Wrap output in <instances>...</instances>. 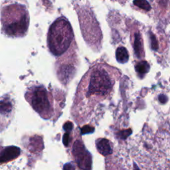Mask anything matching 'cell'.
<instances>
[{
  "mask_svg": "<svg viewBox=\"0 0 170 170\" xmlns=\"http://www.w3.org/2000/svg\"><path fill=\"white\" fill-rule=\"evenodd\" d=\"M73 39L72 27L65 18H60L53 23L48 34V46L55 56L64 53Z\"/></svg>",
  "mask_w": 170,
  "mask_h": 170,
  "instance_id": "1",
  "label": "cell"
},
{
  "mask_svg": "<svg viewBox=\"0 0 170 170\" xmlns=\"http://www.w3.org/2000/svg\"><path fill=\"white\" fill-rule=\"evenodd\" d=\"M87 97L105 98L112 90L114 81L104 68L96 67L88 75Z\"/></svg>",
  "mask_w": 170,
  "mask_h": 170,
  "instance_id": "2",
  "label": "cell"
},
{
  "mask_svg": "<svg viewBox=\"0 0 170 170\" xmlns=\"http://www.w3.org/2000/svg\"><path fill=\"white\" fill-rule=\"evenodd\" d=\"M26 95H27V100L37 112L44 119L49 118L51 105L48 92L43 87L32 88Z\"/></svg>",
  "mask_w": 170,
  "mask_h": 170,
  "instance_id": "3",
  "label": "cell"
},
{
  "mask_svg": "<svg viewBox=\"0 0 170 170\" xmlns=\"http://www.w3.org/2000/svg\"><path fill=\"white\" fill-rule=\"evenodd\" d=\"M6 21L5 22L6 33L11 36H21L25 34L29 24V17L25 8L22 6L19 9L17 16L6 12Z\"/></svg>",
  "mask_w": 170,
  "mask_h": 170,
  "instance_id": "4",
  "label": "cell"
},
{
  "mask_svg": "<svg viewBox=\"0 0 170 170\" xmlns=\"http://www.w3.org/2000/svg\"><path fill=\"white\" fill-rule=\"evenodd\" d=\"M73 153L75 158H76V162L78 164L79 167L83 169H90L91 164V158L90 156V154L87 152V150L84 149L83 145L80 141H77L74 145Z\"/></svg>",
  "mask_w": 170,
  "mask_h": 170,
  "instance_id": "5",
  "label": "cell"
},
{
  "mask_svg": "<svg viewBox=\"0 0 170 170\" xmlns=\"http://www.w3.org/2000/svg\"><path fill=\"white\" fill-rule=\"evenodd\" d=\"M21 153V150L16 146H9L2 150L0 161L1 163H6L16 159Z\"/></svg>",
  "mask_w": 170,
  "mask_h": 170,
  "instance_id": "6",
  "label": "cell"
},
{
  "mask_svg": "<svg viewBox=\"0 0 170 170\" xmlns=\"http://www.w3.org/2000/svg\"><path fill=\"white\" fill-rule=\"evenodd\" d=\"M96 148L98 152L104 156L110 155L112 153V149L110 141L105 138H102L96 141Z\"/></svg>",
  "mask_w": 170,
  "mask_h": 170,
  "instance_id": "7",
  "label": "cell"
},
{
  "mask_svg": "<svg viewBox=\"0 0 170 170\" xmlns=\"http://www.w3.org/2000/svg\"><path fill=\"white\" fill-rule=\"evenodd\" d=\"M134 51L136 56L138 59H141L144 56V47L143 41L139 33L135 34L134 42Z\"/></svg>",
  "mask_w": 170,
  "mask_h": 170,
  "instance_id": "8",
  "label": "cell"
},
{
  "mask_svg": "<svg viewBox=\"0 0 170 170\" xmlns=\"http://www.w3.org/2000/svg\"><path fill=\"white\" fill-rule=\"evenodd\" d=\"M116 57L119 63L124 64L128 62L129 59V54L127 49L124 47H120L116 49Z\"/></svg>",
  "mask_w": 170,
  "mask_h": 170,
  "instance_id": "9",
  "label": "cell"
},
{
  "mask_svg": "<svg viewBox=\"0 0 170 170\" xmlns=\"http://www.w3.org/2000/svg\"><path fill=\"white\" fill-rule=\"evenodd\" d=\"M135 69L140 75H144L150 71V66L147 61L142 60L136 65Z\"/></svg>",
  "mask_w": 170,
  "mask_h": 170,
  "instance_id": "10",
  "label": "cell"
},
{
  "mask_svg": "<svg viewBox=\"0 0 170 170\" xmlns=\"http://www.w3.org/2000/svg\"><path fill=\"white\" fill-rule=\"evenodd\" d=\"M13 106L10 100L8 99H5V100H2L1 101V114L3 115H8L10 114V112L12 111Z\"/></svg>",
  "mask_w": 170,
  "mask_h": 170,
  "instance_id": "11",
  "label": "cell"
},
{
  "mask_svg": "<svg viewBox=\"0 0 170 170\" xmlns=\"http://www.w3.org/2000/svg\"><path fill=\"white\" fill-rule=\"evenodd\" d=\"M134 4L139 8L144 9V11H149L151 10V6L147 0H134Z\"/></svg>",
  "mask_w": 170,
  "mask_h": 170,
  "instance_id": "12",
  "label": "cell"
},
{
  "mask_svg": "<svg viewBox=\"0 0 170 170\" xmlns=\"http://www.w3.org/2000/svg\"><path fill=\"white\" fill-rule=\"evenodd\" d=\"M150 39L151 42V47H152V49L154 51H158L159 48L158 45V42L156 39V37L154 35L152 32H150Z\"/></svg>",
  "mask_w": 170,
  "mask_h": 170,
  "instance_id": "13",
  "label": "cell"
},
{
  "mask_svg": "<svg viewBox=\"0 0 170 170\" xmlns=\"http://www.w3.org/2000/svg\"><path fill=\"white\" fill-rule=\"evenodd\" d=\"M94 131V128L91 127L90 126H85L81 129V134H86L92 133Z\"/></svg>",
  "mask_w": 170,
  "mask_h": 170,
  "instance_id": "14",
  "label": "cell"
},
{
  "mask_svg": "<svg viewBox=\"0 0 170 170\" xmlns=\"http://www.w3.org/2000/svg\"><path fill=\"white\" fill-rule=\"evenodd\" d=\"M73 124L71 122H66V123L63 126V128H64L65 131L67 132H70L73 130Z\"/></svg>",
  "mask_w": 170,
  "mask_h": 170,
  "instance_id": "15",
  "label": "cell"
},
{
  "mask_svg": "<svg viewBox=\"0 0 170 170\" xmlns=\"http://www.w3.org/2000/svg\"><path fill=\"white\" fill-rule=\"evenodd\" d=\"M63 144L64 145L66 146V147H67L69 145V144L70 142V136H69V132H67V133H65L63 136Z\"/></svg>",
  "mask_w": 170,
  "mask_h": 170,
  "instance_id": "16",
  "label": "cell"
},
{
  "mask_svg": "<svg viewBox=\"0 0 170 170\" xmlns=\"http://www.w3.org/2000/svg\"><path fill=\"white\" fill-rule=\"evenodd\" d=\"M158 100L160 102V103L162 104H166L168 101V98L167 97L166 95H165V94H159L158 96Z\"/></svg>",
  "mask_w": 170,
  "mask_h": 170,
  "instance_id": "17",
  "label": "cell"
}]
</instances>
